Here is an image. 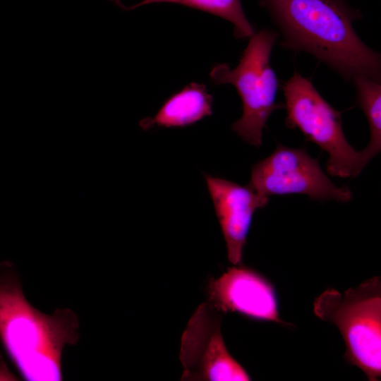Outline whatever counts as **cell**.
I'll return each instance as SVG.
<instances>
[{"instance_id": "30bf717a", "label": "cell", "mask_w": 381, "mask_h": 381, "mask_svg": "<svg viewBox=\"0 0 381 381\" xmlns=\"http://www.w3.org/2000/svg\"><path fill=\"white\" fill-rule=\"evenodd\" d=\"M213 97L204 84L191 83L169 97L157 113L139 121L144 131L159 128H183L212 114Z\"/></svg>"}, {"instance_id": "8fae6325", "label": "cell", "mask_w": 381, "mask_h": 381, "mask_svg": "<svg viewBox=\"0 0 381 381\" xmlns=\"http://www.w3.org/2000/svg\"><path fill=\"white\" fill-rule=\"evenodd\" d=\"M352 80L356 89L357 103L370 127L369 143L361 150L367 165L381 150V85L380 81L365 75L356 76Z\"/></svg>"}, {"instance_id": "52a82bcc", "label": "cell", "mask_w": 381, "mask_h": 381, "mask_svg": "<svg viewBox=\"0 0 381 381\" xmlns=\"http://www.w3.org/2000/svg\"><path fill=\"white\" fill-rule=\"evenodd\" d=\"M221 313L204 303L190 318L181 337L182 380H250L225 346Z\"/></svg>"}, {"instance_id": "277c9868", "label": "cell", "mask_w": 381, "mask_h": 381, "mask_svg": "<svg viewBox=\"0 0 381 381\" xmlns=\"http://www.w3.org/2000/svg\"><path fill=\"white\" fill-rule=\"evenodd\" d=\"M279 35L267 29L255 32L234 68L227 64L214 66L210 73L214 85L231 84L241 97V117L231 130L248 143L259 147L262 131L272 113L284 106L276 102L279 81L270 58Z\"/></svg>"}, {"instance_id": "3957f363", "label": "cell", "mask_w": 381, "mask_h": 381, "mask_svg": "<svg viewBox=\"0 0 381 381\" xmlns=\"http://www.w3.org/2000/svg\"><path fill=\"white\" fill-rule=\"evenodd\" d=\"M313 312L334 325L345 344V360L370 381L381 377V277H371L341 293L327 289L314 301Z\"/></svg>"}, {"instance_id": "7c38bea8", "label": "cell", "mask_w": 381, "mask_h": 381, "mask_svg": "<svg viewBox=\"0 0 381 381\" xmlns=\"http://www.w3.org/2000/svg\"><path fill=\"white\" fill-rule=\"evenodd\" d=\"M173 3L207 12L231 22L234 26V34L237 39L250 37L255 30L246 18L241 0H143L126 7L125 10H134L142 6Z\"/></svg>"}, {"instance_id": "8992f818", "label": "cell", "mask_w": 381, "mask_h": 381, "mask_svg": "<svg viewBox=\"0 0 381 381\" xmlns=\"http://www.w3.org/2000/svg\"><path fill=\"white\" fill-rule=\"evenodd\" d=\"M248 186L262 195L303 194L320 201L349 202L353 194L346 186H337L321 169L318 159L304 147L278 144L267 157L254 164Z\"/></svg>"}, {"instance_id": "9c48e42d", "label": "cell", "mask_w": 381, "mask_h": 381, "mask_svg": "<svg viewBox=\"0 0 381 381\" xmlns=\"http://www.w3.org/2000/svg\"><path fill=\"white\" fill-rule=\"evenodd\" d=\"M233 265L241 264L243 248L255 212L265 207L269 198L258 193L248 185L204 174Z\"/></svg>"}, {"instance_id": "5b68a950", "label": "cell", "mask_w": 381, "mask_h": 381, "mask_svg": "<svg viewBox=\"0 0 381 381\" xmlns=\"http://www.w3.org/2000/svg\"><path fill=\"white\" fill-rule=\"evenodd\" d=\"M286 126L298 128L306 140L328 153L327 173L341 179L355 178L366 166L361 151L347 141L342 130L341 111L333 108L312 83L296 71L283 85Z\"/></svg>"}, {"instance_id": "7a4b0ae2", "label": "cell", "mask_w": 381, "mask_h": 381, "mask_svg": "<svg viewBox=\"0 0 381 381\" xmlns=\"http://www.w3.org/2000/svg\"><path fill=\"white\" fill-rule=\"evenodd\" d=\"M283 36L282 45L306 52L347 80L365 75L380 81V55L353 28L360 18L343 0H261Z\"/></svg>"}, {"instance_id": "6da1fadb", "label": "cell", "mask_w": 381, "mask_h": 381, "mask_svg": "<svg viewBox=\"0 0 381 381\" xmlns=\"http://www.w3.org/2000/svg\"><path fill=\"white\" fill-rule=\"evenodd\" d=\"M80 338V322L71 309L52 314L26 298L13 262L0 260V342L20 377L27 381H61L62 356Z\"/></svg>"}, {"instance_id": "4fadbf2b", "label": "cell", "mask_w": 381, "mask_h": 381, "mask_svg": "<svg viewBox=\"0 0 381 381\" xmlns=\"http://www.w3.org/2000/svg\"><path fill=\"white\" fill-rule=\"evenodd\" d=\"M110 1L114 2L118 6L125 10L126 6L121 3L120 0H110Z\"/></svg>"}, {"instance_id": "ba28073f", "label": "cell", "mask_w": 381, "mask_h": 381, "mask_svg": "<svg viewBox=\"0 0 381 381\" xmlns=\"http://www.w3.org/2000/svg\"><path fill=\"white\" fill-rule=\"evenodd\" d=\"M208 303L222 313L236 312L253 320L274 322L289 327L279 317L272 283L241 264L229 267L207 286Z\"/></svg>"}]
</instances>
